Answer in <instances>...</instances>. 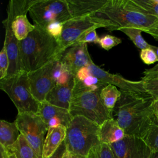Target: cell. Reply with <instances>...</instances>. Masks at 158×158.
Listing matches in <instances>:
<instances>
[{
  "mask_svg": "<svg viewBox=\"0 0 158 158\" xmlns=\"http://www.w3.org/2000/svg\"><path fill=\"white\" fill-rule=\"evenodd\" d=\"M36 0H10L7 7V17L2 21L5 28L6 46L9 65L7 77L8 78L17 74L23 70L20 56L19 41L15 36L12 29V22L15 17L26 15Z\"/></svg>",
  "mask_w": 158,
  "mask_h": 158,
  "instance_id": "obj_4",
  "label": "cell"
},
{
  "mask_svg": "<svg viewBox=\"0 0 158 158\" xmlns=\"http://www.w3.org/2000/svg\"><path fill=\"white\" fill-rule=\"evenodd\" d=\"M20 133L15 121L9 122L5 120L0 121V146L7 149L18 139Z\"/></svg>",
  "mask_w": 158,
  "mask_h": 158,
  "instance_id": "obj_20",
  "label": "cell"
},
{
  "mask_svg": "<svg viewBox=\"0 0 158 158\" xmlns=\"http://www.w3.org/2000/svg\"><path fill=\"white\" fill-rule=\"evenodd\" d=\"M88 158H114L109 145L101 143L92 148L88 155Z\"/></svg>",
  "mask_w": 158,
  "mask_h": 158,
  "instance_id": "obj_28",
  "label": "cell"
},
{
  "mask_svg": "<svg viewBox=\"0 0 158 158\" xmlns=\"http://www.w3.org/2000/svg\"><path fill=\"white\" fill-rule=\"evenodd\" d=\"M64 23L60 22H54L49 23L45 28L46 31L52 36H53L57 41V42L59 41L60 38V36L62 35V32L64 27Z\"/></svg>",
  "mask_w": 158,
  "mask_h": 158,
  "instance_id": "obj_33",
  "label": "cell"
},
{
  "mask_svg": "<svg viewBox=\"0 0 158 158\" xmlns=\"http://www.w3.org/2000/svg\"><path fill=\"white\" fill-rule=\"evenodd\" d=\"M1 158H16L14 155L8 152L4 148L0 146Z\"/></svg>",
  "mask_w": 158,
  "mask_h": 158,
  "instance_id": "obj_38",
  "label": "cell"
},
{
  "mask_svg": "<svg viewBox=\"0 0 158 158\" xmlns=\"http://www.w3.org/2000/svg\"><path fill=\"white\" fill-rule=\"evenodd\" d=\"M109 146L114 158H149L152 152L142 138L134 136L125 135Z\"/></svg>",
  "mask_w": 158,
  "mask_h": 158,
  "instance_id": "obj_11",
  "label": "cell"
},
{
  "mask_svg": "<svg viewBox=\"0 0 158 158\" xmlns=\"http://www.w3.org/2000/svg\"><path fill=\"white\" fill-rule=\"evenodd\" d=\"M125 7L158 18V0H122Z\"/></svg>",
  "mask_w": 158,
  "mask_h": 158,
  "instance_id": "obj_21",
  "label": "cell"
},
{
  "mask_svg": "<svg viewBox=\"0 0 158 158\" xmlns=\"http://www.w3.org/2000/svg\"><path fill=\"white\" fill-rule=\"evenodd\" d=\"M38 115L48 128L59 125L67 127L73 118L68 109L52 105L45 100L40 102Z\"/></svg>",
  "mask_w": 158,
  "mask_h": 158,
  "instance_id": "obj_15",
  "label": "cell"
},
{
  "mask_svg": "<svg viewBox=\"0 0 158 158\" xmlns=\"http://www.w3.org/2000/svg\"><path fill=\"white\" fill-rule=\"evenodd\" d=\"M66 130V127L64 125L48 128L44 142L42 158L49 157L58 149L65 138Z\"/></svg>",
  "mask_w": 158,
  "mask_h": 158,
  "instance_id": "obj_18",
  "label": "cell"
},
{
  "mask_svg": "<svg viewBox=\"0 0 158 158\" xmlns=\"http://www.w3.org/2000/svg\"><path fill=\"white\" fill-rule=\"evenodd\" d=\"M56 58L61 61L74 77L81 69L93 62L86 43L74 44Z\"/></svg>",
  "mask_w": 158,
  "mask_h": 158,
  "instance_id": "obj_13",
  "label": "cell"
},
{
  "mask_svg": "<svg viewBox=\"0 0 158 158\" xmlns=\"http://www.w3.org/2000/svg\"><path fill=\"white\" fill-rule=\"evenodd\" d=\"M122 94L113 110V115L125 135L143 138L155 117L154 98L148 93L121 91Z\"/></svg>",
  "mask_w": 158,
  "mask_h": 158,
  "instance_id": "obj_1",
  "label": "cell"
},
{
  "mask_svg": "<svg viewBox=\"0 0 158 158\" xmlns=\"http://www.w3.org/2000/svg\"><path fill=\"white\" fill-rule=\"evenodd\" d=\"M66 128L64 143L71 154L88 156L92 148L101 144L99 125L85 117H73Z\"/></svg>",
  "mask_w": 158,
  "mask_h": 158,
  "instance_id": "obj_3",
  "label": "cell"
},
{
  "mask_svg": "<svg viewBox=\"0 0 158 158\" xmlns=\"http://www.w3.org/2000/svg\"><path fill=\"white\" fill-rule=\"evenodd\" d=\"M108 0H66L72 19L94 16Z\"/></svg>",
  "mask_w": 158,
  "mask_h": 158,
  "instance_id": "obj_16",
  "label": "cell"
},
{
  "mask_svg": "<svg viewBox=\"0 0 158 158\" xmlns=\"http://www.w3.org/2000/svg\"><path fill=\"white\" fill-rule=\"evenodd\" d=\"M153 112L154 116L158 118V99L154 100L153 102Z\"/></svg>",
  "mask_w": 158,
  "mask_h": 158,
  "instance_id": "obj_39",
  "label": "cell"
},
{
  "mask_svg": "<svg viewBox=\"0 0 158 158\" xmlns=\"http://www.w3.org/2000/svg\"><path fill=\"white\" fill-rule=\"evenodd\" d=\"M62 158H72L71 157V153L70 152H69L67 150L65 151V152L64 153Z\"/></svg>",
  "mask_w": 158,
  "mask_h": 158,
  "instance_id": "obj_41",
  "label": "cell"
},
{
  "mask_svg": "<svg viewBox=\"0 0 158 158\" xmlns=\"http://www.w3.org/2000/svg\"><path fill=\"white\" fill-rule=\"evenodd\" d=\"M15 122L20 133L33 148L38 156L42 158L43 148L48 128L36 114H18Z\"/></svg>",
  "mask_w": 158,
  "mask_h": 158,
  "instance_id": "obj_10",
  "label": "cell"
},
{
  "mask_svg": "<svg viewBox=\"0 0 158 158\" xmlns=\"http://www.w3.org/2000/svg\"><path fill=\"white\" fill-rule=\"evenodd\" d=\"M141 83L145 93L150 94L154 100L158 99V79H141Z\"/></svg>",
  "mask_w": 158,
  "mask_h": 158,
  "instance_id": "obj_29",
  "label": "cell"
},
{
  "mask_svg": "<svg viewBox=\"0 0 158 158\" xmlns=\"http://www.w3.org/2000/svg\"><path fill=\"white\" fill-rule=\"evenodd\" d=\"M151 48L154 50V51L156 52V55H157V56L158 57V47L151 45Z\"/></svg>",
  "mask_w": 158,
  "mask_h": 158,
  "instance_id": "obj_43",
  "label": "cell"
},
{
  "mask_svg": "<svg viewBox=\"0 0 158 158\" xmlns=\"http://www.w3.org/2000/svg\"><path fill=\"white\" fill-rule=\"evenodd\" d=\"M114 26L113 23L110 21L96 15L69 20L64 23L62 35L58 41L59 45L58 57L67 48L75 44L79 37L87 30L106 28L111 31Z\"/></svg>",
  "mask_w": 158,
  "mask_h": 158,
  "instance_id": "obj_8",
  "label": "cell"
},
{
  "mask_svg": "<svg viewBox=\"0 0 158 158\" xmlns=\"http://www.w3.org/2000/svg\"><path fill=\"white\" fill-rule=\"evenodd\" d=\"M149 158H158V152H152Z\"/></svg>",
  "mask_w": 158,
  "mask_h": 158,
  "instance_id": "obj_42",
  "label": "cell"
},
{
  "mask_svg": "<svg viewBox=\"0 0 158 158\" xmlns=\"http://www.w3.org/2000/svg\"><path fill=\"white\" fill-rule=\"evenodd\" d=\"M99 135L101 143L108 145L117 142L125 136L123 130L114 118L106 120L99 126Z\"/></svg>",
  "mask_w": 158,
  "mask_h": 158,
  "instance_id": "obj_19",
  "label": "cell"
},
{
  "mask_svg": "<svg viewBox=\"0 0 158 158\" xmlns=\"http://www.w3.org/2000/svg\"><path fill=\"white\" fill-rule=\"evenodd\" d=\"M144 32L148 33L149 35L152 36L156 40L158 41V19L151 28L146 30Z\"/></svg>",
  "mask_w": 158,
  "mask_h": 158,
  "instance_id": "obj_37",
  "label": "cell"
},
{
  "mask_svg": "<svg viewBox=\"0 0 158 158\" xmlns=\"http://www.w3.org/2000/svg\"><path fill=\"white\" fill-rule=\"evenodd\" d=\"M96 15L112 22L114 26L111 31L121 28H135L144 31L158 19L127 8L122 0H108Z\"/></svg>",
  "mask_w": 158,
  "mask_h": 158,
  "instance_id": "obj_5",
  "label": "cell"
},
{
  "mask_svg": "<svg viewBox=\"0 0 158 158\" xmlns=\"http://www.w3.org/2000/svg\"><path fill=\"white\" fill-rule=\"evenodd\" d=\"M19 48L23 70L27 72L43 67L59 54L57 41L38 25H35L26 38L19 41Z\"/></svg>",
  "mask_w": 158,
  "mask_h": 158,
  "instance_id": "obj_2",
  "label": "cell"
},
{
  "mask_svg": "<svg viewBox=\"0 0 158 158\" xmlns=\"http://www.w3.org/2000/svg\"><path fill=\"white\" fill-rule=\"evenodd\" d=\"M9 65V62L6 46L3 44V46L0 52V80L5 78L7 77Z\"/></svg>",
  "mask_w": 158,
  "mask_h": 158,
  "instance_id": "obj_31",
  "label": "cell"
},
{
  "mask_svg": "<svg viewBox=\"0 0 158 158\" xmlns=\"http://www.w3.org/2000/svg\"><path fill=\"white\" fill-rule=\"evenodd\" d=\"M100 38L98 36L96 29H91L87 30L84 33H83L78 39L76 43H94L96 44H99Z\"/></svg>",
  "mask_w": 158,
  "mask_h": 158,
  "instance_id": "obj_32",
  "label": "cell"
},
{
  "mask_svg": "<svg viewBox=\"0 0 158 158\" xmlns=\"http://www.w3.org/2000/svg\"><path fill=\"white\" fill-rule=\"evenodd\" d=\"M118 30L125 33L134 44L141 50L150 48L151 44L147 43L141 35L143 31L141 29L135 28H121Z\"/></svg>",
  "mask_w": 158,
  "mask_h": 158,
  "instance_id": "obj_27",
  "label": "cell"
},
{
  "mask_svg": "<svg viewBox=\"0 0 158 158\" xmlns=\"http://www.w3.org/2000/svg\"><path fill=\"white\" fill-rule=\"evenodd\" d=\"M91 75L99 78L106 85H112L120 88V91L133 93H146L141 84V81L127 80L118 74H112L96 65L94 62L88 65Z\"/></svg>",
  "mask_w": 158,
  "mask_h": 158,
  "instance_id": "obj_14",
  "label": "cell"
},
{
  "mask_svg": "<svg viewBox=\"0 0 158 158\" xmlns=\"http://www.w3.org/2000/svg\"><path fill=\"white\" fill-rule=\"evenodd\" d=\"M71 157L72 158H88V156L79 155V154H71Z\"/></svg>",
  "mask_w": 158,
  "mask_h": 158,
  "instance_id": "obj_40",
  "label": "cell"
},
{
  "mask_svg": "<svg viewBox=\"0 0 158 158\" xmlns=\"http://www.w3.org/2000/svg\"><path fill=\"white\" fill-rule=\"evenodd\" d=\"M54 59L37 70L28 72L31 91L40 102L45 100L48 94L56 85L51 75Z\"/></svg>",
  "mask_w": 158,
  "mask_h": 158,
  "instance_id": "obj_12",
  "label": "cell"
},
{
  "mask_svg": "<svg viewBox=\"0 0 158 158\" xmlns=\"http://www.w3.org/2000/svg\"><path fill=\"white\" fill-rule=\"evenodd\" d=\"M66 151H67V148L64 141V142L60 145V146L54 152V153L48 158H62Z\"/></svg>",
  "mask_w": 158,
  "mask_h": 158,
  "instance_id": "obj_36",
  "label": "cell"
},
{
  "mask_svg": "<svg viewBox=\"0 0 158 158\" xmlns=\"http://www.w3.org/2000/svg\"><path fill=\"white\" fill-rule=\"evenodd\" d=\"M143 74L144 77L141 78L143 80L158 79V64L151 69H145Z\"/></svg>",
  "mask_w": 158,
  "mask_h": 158,
  "instance_id": "obj_35",
  "label": "cell"
},
{
  "mask_svg": "<svg viewBox=\"0 0 158 158\" xmlns=\"http://www.w3.org/2000/svg\"><path fill=\"white\" fill-rule=\"evenodd\" d=\"M51 75L56 85H65L73 79V75L61 61L56 58L53 62Z\"/></svg>",
  "mask_w": 158,
  "mask_h": 158,
  "instance_id": "obj_24",
  "label": "cell"
},
{
  "mask_svg": "<svg viewBox=\"0 0 158 158\" xmlns=\"http://www.w3.org/2000/svg\"><path fill=\"white\" fill-rule=\"evenodd\" d=\"M16 158H40L33 148L21 133L15 143L6 149Z\"/></svg>",
  "mask_w": 158,
  "mask_h": 158,
  "instance_id": "obj_22",
  "label": "cell"
},
{
  "mask_svg": "<svg viewBox=\"0 0 158 158\" xmlns=\"http://www.w3.org/2000/svg\"><path fill=\"white\" fill-rule=\"evenodd\" d=\"M73 85V79L65 85H56L46 96L45 101L52 105L69 110Z\"/></svg>",
  "mask_w": 158,
  "mask_h": 158,
  "instance_id": "obj_17",
  "label": "cell"
},
{
  "mask_svg": "<svg viewBox=\"0 0 158 158\" xmlns=\"http://www.w3.org/2000/svg\"><path fill=\"white\" fill-rule=\"evenodd\" d=\"M139 56L142 61L147 65H150L158 61V57L156 52L151 48L141 50Z\"/></svg>",
  "mask_w": 158,
  "mask_h": 158,
  "instance_id": "obj_34",
  "label": "cell"
},
{
  "mask_svg": "<svg viewBox=\"0 0 158 158\" xmlns=\"http://www.w3.org/2000/svg\"><path fill=\"white\" fill-rule=\"evenodd\" d=\"M101 89L73 95L69 110L71 115L85 117L99 126L114 118L113 111L107 109L101 99Z\"/></svg>",
  "mask_w": 158,
  "mask_h": 158,
  "instance_id": "obj_7",
  "label": "cell"
},
{
  "mask_svg": "<svg viewBox=\"0 0 158 158\" xmlns=\"http://www.w3.org/2000/svg\"><path fill=\"white\" fill-rule=\"evenodd\" d=\"M0 88L13 102L18 114H38L40 102L31 91L28 72L22 70L15 75L0 80Z\"/></svg>",
  "mask_w": 158,
  "mask_h": 158,
  "instance_id": "obj_6",
  "label": "cell"
},
{
  "mask_svg": "<svg viewBox=\"0 0 158 158\" xmlns=\"http://www.w3.org/2000/svg\"><path fill=\"white\" fill-rule=\"evenodd\" d=\"M35 28V25L29 22L27 15H18L12 22L13 33L19 41L26 38Z\"/></svg>",
  "mask_w": 158,
  "mask_h": 158,
  "instance_id": "obj_23",
  "label": "cell"
},
{
  "mask_svg": "<svg viewBox=\"0 0 158 158\" xmlns=\"http://www.w3.org/2000/svg\"><path fill=\"white\" fill-rule=\"evenodd\" d=\"M28 12L34 25L44 28L52 22L65 23L72 19L66 0H36Z\"/></svg>",
  "mask_w": 158,
  "mask_h": 158,
  "instance_id": "obj_9",
  "label": "cell"
},
{
  "mask_svg": "<svg viewBox=\"0 0 158 158\" xmlns=\"http://www.w3.org/2000/svg\"><path fill=\"white\" fill-rule=\"evenodd\" d=\"M142 139L152 152H158V118L156 117Z\"/></svg>",
  "mask_w": 158,
  "mask_h": 158,
  "instance_id": "obj_26",
  "label": "cell"
},
{
  "mask_svg": "<svg viewBox=\"0 0 158 158\" xmlns=\"http://www.w3.org/2000/svg\"><path fill=\"white\" fill-rule=\"evenodd\" d=\"M122 43V40L115 36L106 35L100 38L99 44L105 50L109 51Z\"/></svg>",
  "mask_w": 158,
  "mask_h": 158,
  "instance_id": "obj_30",
  "label": "cell"
},
{
  "mask_svg": "<svg viewBox=\"0 0 158 158\" xmlns=\"http://www.w3.org/2000/svg\"><path fill=\"white\" fill-rule=\"evenodd\" d=\"M121 94V91L112 85H107L100 91V97L104 105L112 111H113Z\"/></svg>",
  "mask_w": 158,
  "mask_h": 158,
  "instance_id": "obj_25",
  "label": "cell"
}]
</instances>
